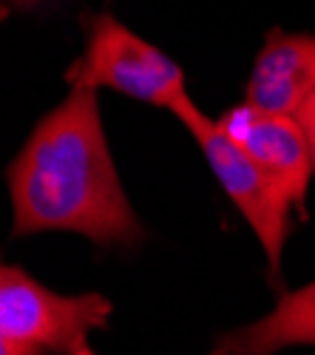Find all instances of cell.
<instances>
[{
    "mask_svg": "<svg viewBox=\"0 0 315 355\" xmlns=\"http://www.w3.org/2000/svg\"><path fill=\"white\" fill-rule=\"evenodd\" d=\"M6 182L12 236L71 230L102 248L145 239L114 165L94 88H71L43 116L12 159Z\"/></svg>",
    "mask_w": 315,
    "mask_h": 355,
    "instance_id": "cell-1",
    "label": "cell"
},
{
    "mask_svg": "<svg viewBox=\"0 0 315 355\" xmlns=\"http://www.w3.org/2000/svg\"><path fill=\"white\" fill-rule=\"evenodd\" d=\"M111 313L102 293L63 295L17 264L0 270V355H94L91 333Z\"/></svg>",
    "mask_w": 315,
    "mask_h": 355,
    "instance_id": "cell-2",
    "label": "cell"
},
{
    "mask_svg": "<svg viewBox=\"0 0 315 355\" xmlns=\"http://www.w3.org/2000/svg\"><path fill=\"white\" fill-rule=\"evenodd\" d=\"M85 51L66 71L71 88H111L139 103L174 108L185 92V74L154 43L142 40L114 15H97L85 26Z\"/></svg>",
    "mask_w": 315,
    "mask_h": 355,
    "instance_id": "cell-3",
    "label": "cell"
},
{
    "mask_svg": "<svg viewBox=\"0 0 315 355\" xmlns=\"http://www.w3.org/2000/svg\"><path fill=\"white\" fill-rule=\"evenodd\" d=\"M170 111H174V116L188 128V134L196 139V145L202 148V154H205L210 171L216 173L219 185L231 196L239 214L247 219L253 233L259 236L267 264H270V276L276 279L278 268H281V250L290 236V222H293L296 208L273 188V182L262 173V168L222 131V125L216 120H210L205 111L196 108V103L190 97H182Z\"/></svg>",
    "mask_w": 315,
    "mask_h": 355,
    "instance_id": "cell-4",
    "label": "cell"
},
{
    "mask_svg": "<svg viewBox=\"0 0 315 355\" xmlns=\"http://www.w3.org/2000/svg\"><path fill=\"white\" fill-rule=\"evenodd\" d=\"M216 123L262 168L273 188L304 216V199L315 171V159L312 145L296 116L264 114L250 103H242L222 114Z\"/></svg>",
    "mask_w": 315,
    "mask_h": 355,
    "instance_id": "cell-5",
    "label": "cell"
},
{
    "mask_svg": "<svg viewBox=\"0 0 315 355\" xmlns=\"http://www.w3.org/2000/svg\"><path fill=\"white\" fill-rule=\"evenodd\" d=\"M315 94V35H267L253 63L244 103L264 114L298 116Z\"/></svg>",
    "mask_w": 315,
    "mask_h": 355,
    "instance_id": "cell-6",
    "label": "cell"
},
{
    "mask_svg": "<svg viewBox=\"0 0 315 355\" xmlns=\"http://www.w3.org/2000/svg\"><path fill=\"white\" fill-rule=\"evenodd\" d=\"M287 347H315V282L281 293L267 315L222 333L210 355H276Z\"/></svg>",
    "mask_w": 315,
    "mask_h": 355,
    "instance_id": "cell-7",
    "label": "cell"
},
{
    "mask_svg": "<svg viewBox=\"0 0 315 355\" xmlns=\"http://www.w3.org/2000/svg\"><path fill=\"white\" fill-rule=\"evenodd\" d=\"M296 120L301 123V128H304V134H307V139L312 145V159H315V94L307 100V105L301 108V114L296 116Z\"/></svg>",
    "mask_w": 315,
    "mask_h": 355,
    "instance_id": "cell-8",
    "label": "cell"
},
{
    "mask_svg": "<svg viewBox=\"0 0 315 355\" xmlns=\"http://www.w3.org/2000/svg\"><path fill=\"white\" fill-rule=\"evenodd\" d=\"M9 3H15L17 9H35V6L46 3V0H9Z\"/></svg>",
    "mask_w": 315,
    "mask_h": 355,
    "instance_id": "cell-9",
    "label": "cell"
}]
</instances>
